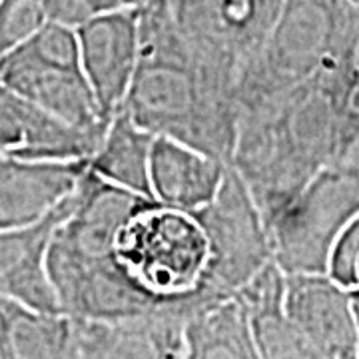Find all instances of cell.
I'll use <instances>...</instances> for the list:
<instances>
[{
	"instance_id": "cell-5",
	"label": "cell",
	"mask_w": 359,
	"mask_h": 359,
	"mask_svg": "<svg viewBox=\"0 0 359 359\" xmlns=\"http://www.w3.org/2000/svg\"><path fill=\"white\" fill-rule=\"evenodd\" d=\"M0 80L46 112L88 132H106L104 114L82 70L76 30L48 20L0 60Z\"/></svg>"
},
{
	"instance_id": "cell-9",
	"label": "cell",
	"mask_w": 359,
	"mask_h": 359,
	"mask_svg": "<svg viewBox=\"0 0 359 359\" xmlns=\"http://www.w3.org/2000/svg\"><path fill=\"white\" fill-rule=\"evenodd\" d=\"M194 294L120 320H70L68 358L186 359V320Z\"/></svg>"
},
{
	"instance_id": "cell-8",
	"label": "cell",
	"mask_w": 359,
	"mask_h": 359,
	"mask_svg": "<svg viewBox=\"0 0 359 359\" xmlns=\"http://www.w3.org/2000/svg\"><path fill=\"white\" fill-rule=\"evenodd\" d=\"M283 0H166L194 56L238 88L240 74L262 50Z\"/></svg>"
},
{
	"instance_id": "cell-15",
	"label": "cell",
	"mask_w": 359,
	"mask_h": 359,
	"mask_svg": "<svg viewBox=\"0 0 359 359\" xmlns=\"http://www.w3.org/2000/svg\"><path fill=\"white\" fill-rule=\"evenodd\" d=\"M230 164L188 146L156 136L150 152V190L156 202L188 212L204 208L218 194Z\"/></svg>"
},
{
	"instance_id": "cell-14",
	"label": "cell",
	"mask_w": 359,
	"mask_h": 359,
	"mask_svg": "<svg viewBox=\"0 0 359 359\" xmlns=\"http://www.w3.org/2000/svg\"><path fill=\"white\" fill-rule=\"evenodd\" d=\"M88 160L54 162L0 154V230L36 224L78 188Z\"/></svg>"
},
{
	"instance_id": "cell-1",
	"label": "cell",
	"mask_w": 359,
	"mask_h": 359,
	"mask_svg": "<svg viewBox=\"0 0 359 359\" xmlns=\"http://www.w3.org/2000/svg\"><path fill=\"white\" fill-rule=\"evenodd\" d=\"M358 74L321 72L240 108L231 168L268 228L320 170L359 150Z\"/></svg>"
},
{
	"instance_id": "cell-18",
	"label": "cell",
	"mask_w": 359,
	"mask_h": 359,
	"mask_svg": "<svg viewBox=\"0 0 359 359\" xmlns=\"http://www.w3.org/2000/svg\"><path fill=\"white\" fill-rule=\"evenodd\" d=\"M154 138L152 132L118 110L104 132L98 150L88 160L90 170L118 188L154 200L150 190V152Z\"/></svg>"
},
{
	"instance_id": "cell-4",
	"label": "cell",
	"mask_w": 359,
	"mask_h": 359,
	"mask_svg": "<svg viewBox=\"0 0 359 359\" xmlns=\"http://www.w3.org/2000/svg\"><path fill=\"white\" fill-rule=\"evenodd\" d=\"M116 257L156 304L196 294L210 259L205 231L194 212L142 200L116 231Z\"/></svg>"
},
{
	"instance_id": "cell-22",
	"label": "cell",
	"mask_w": 359,
	"mask_h": 359,
	"mask_svg": "<svg viewBox=\"0 0 359 359\" xmlns=\"http://www.w3.org/2000/svg\"><path fill=\"white\" fill-rule=\"evenodd\" d=\"M18 304L20 302L0 294V359H13L11 358V330H13V320Z\"/></svg>"
},
{
	"instance_id": "cell-13",
	"label": "cell",
	"mask_w": 359,
	"mask_h": 359,
	"mask_svg": "<svg viewBox=\"0 0 359 359\" xmlns=\"http://www.w3.org/2000/svg\"><path fill=\"white\" fill-rule=\"evenodd\" d=\"M76 200L78 188L36 224L0 230V294L28 308L60 311L46 257L54 230L72 212Z\"/></svg>"
},
{
	"instance_id": "cell-12",
	"label": "cell",
	"mask_w": 359,
	"mask_h": 359,
	"mask_svg": "<svg viewBox=\"0 0 359 359\" xmlns=\"http://www.w3.org/2000/svg\"><path fill=\"white\" fill-rule=\"evenodd\" d=\"M104 132L80 130L0 80V154L25 160H90Z\"/></svg>"
},
{
	"instance_id": "cell-7",
	"label": "cell",
	"mask_w": 359,
	"mask_h": 359,
	"mask_svg": "<svg viewBox=\"0 0 359 359\" xmlns=\"http://www.w3.org/2000/svg\"><path fill=\"white\" fill-rule=\"evenodd\" d=\"M208 238L205 292L236 295L257 271L273 262V244L266 219L242 176L228 168L218 194L194 212Z\"/></svg>"
},
{
	"instance_id": "cell-2",
	"label": "cell",
	"mask_w": 359,
	"mask_h": 359,
	"mask_svg": "<svg viewBox=\"0 0 359 359\" xmlns=\"http://www.w3.org/2000/svg\"><path fill=\"white\" fill-rule=\"evenodd\" d=\"M120 110L154 136L184 142L231 166L240 118L236 86L194 56L166 0L140 6V62Z\"/></svg>"
},
{
	"instance_id": "cell-10",
	"label": "cell",
	"mask_w": 359,
	"mask_h": 359,
	"mask_svg": "<svg viewBox=\"0 0 359 359\" xmlns=\"http://www.w3.org/2000/svg\"><path fill=\"white\" fill-rule=\"evenodd\" d=\"M283 308L316 358H359L351 290L335 282L327 271H285Z\"/></svg>"
},
{
	"instance_id": "cell-16",
	"label": "cell",
	"mask_w": 359,
	"mask_h": 359,
	"mask_svg": "<svg viewBox=\"0 0 359 359\" xmlns=\"http://www.w3.org/2000/svg\"><path fill=\"white\" fill-rule=\"evenodd\" d=\"M186 359H259L250 313L238 295L200 287L186 320Z\"/></svg>"
},
{
	"instance_id": "cell-21",
	"label": "cell",
	"mask_w": 359,
	"mask_h": 359,
	"mask_svg": "<svg viewBox=\"0 0 359 359\" xmlns=\"http://www.w3.org/2000/svg\"><path fill=\"white\" fill-rule=\"evenodd\" d=\"M146 0H44V8L48 20L76 30L78 26L92 20L94 16L140 6Z\"/></svg>"
},
{
	"instance_id": "cell-20",
	"label": "cell",
	"mask_w": 359,
	"mask_h": 359,
	"mask_svg": "<svg viewBox=\"0 0 359 359\" xmlns=\"http://www.w3.org/2000/svg\"><path fill=\"white\" fill-rule=\"evenodd\" d=\"M48 22L44 0H0V60Z\"/></svg>"
},
{
	"instance_id": "cell-19",
	"label": "cell",
	"mask_w": 359,
	"mask_h": 359,
	"mask_svg": "<svg viewBox=\"0 0 359 359\" xmlns=\"http://www.w3.org/2000/svg\"><path fill=\"white\" fill-rule=\"evenodd\" d=\"M70 320L62 311H42L18 304L11 330V358H68Z\"/></svg>"
},
{
	"instance_id": "cell-3",
	"label": "cell",
	"mask_w": 359,
	"mask_h": 359,
	"mask_svg": "<svg viewBox=\"0 0 359 359\" xmlns=\"http://www.w3.org/2000/svg\"><path fill=\"white\" fill-rule=\"evenodd\" d=\"M142 200L86 170L76 205L54 230L46 257L62 313L120 320L162 306L130 280L116 257V231Z\"/></svg>"
},
{
	"instance_id": "cell-25",
	"label": "cell",
	"mask_w": 359,
	"mask_h": 359,
	"mask_svg": "<svg viewBox=\"0 0 359 359\" xmlns=\"http://www.w3.org/2000/svg\"><path fill=\"white\" fill-rule=\"evenodd\" d=\"M353 287H359V254L355 259V266H353Z\"/></svg>"
},
{
	"instance_id": "cell-6",
	"label": "cell",
	"mask_w": 359,
	"mask_h": 359,
	"mask_svg": "<svg viewBox=\"0 0 359 359\" xmlns=\"http://www.w3.org/2000/svg\"><path fill=\"white\" fill-rule=\"evenodd\" d=\"M359 214V150L320 170L269 226L287 273L327 271L337 236Z\"/></svg>"
},
{
	"instance_id": "cell-11",
	"label": "cell",
	"mask_w": 359,
	"mask_h": 359,
	"mask_svg": "<svg viewBox=\"0 0 359 359\" xmlns=\"http://www.w3.org/2000/svg\"><path fill=\"white\" fill-rule=\"evenodd\" d=\"M140 6L94 16L76 28L82 70L108 118L122 108L138 70Z\"/></svg>"
},
{
	"instance_id": "cell-17",
	"label": "cell",
	"mask_w": 359,
	"mask_h": 359,
	"mask_svg": "<svg viewBox=\"0 0 359 359\" xmlns=\"http://www.w3.org/2000/svg\"><path fill=\"white\" fill-rule=\"evenodd\" d=\"M236 295L250 313L259 359L316 358L313 349L285 313V269L278 259L259 269Z\"/></svg>"
},
{
	"instance_id": "cell-24",
	"label": "cell",
	"mask_w": 359,
	"mask_h": 359,
	"mask_svg": "<svg viewBox=\"0 0 359 359\" xmlns=\"http://www.w3.org/2000/svg\"><path fill=\"white\" fill-rule=\"evenodd\" d=\"M351 104H353V108L359 112V74L358 82H355V88H353V96H351Z\"/></svg>"
},
{
	"instance_id": "cell-23",
	"label": "cell",
	"mask_w": 359,
	"mask_h": 359,
	"mask_svg": "<svg viewBox=\"0 0 359 359\" xmlns=\"http://www.w3.org/2000/svg\"><path fill=\"white\" fill-rule=\"evenodd\" d=\"M351 311H353V323H355L359 344V287H351Z\"/></svg>"
}]
</instances>
